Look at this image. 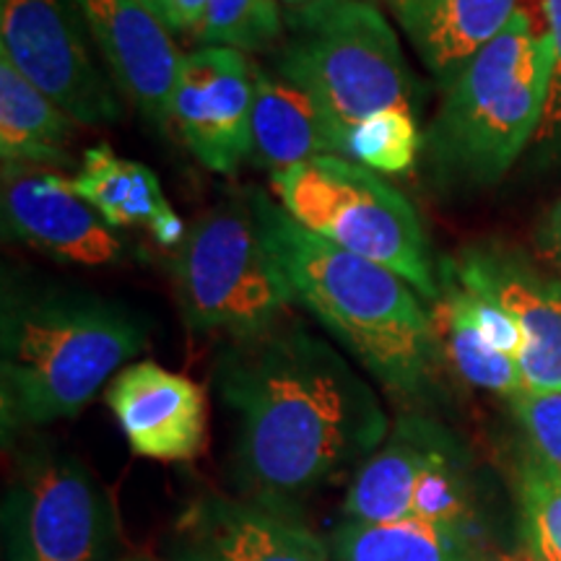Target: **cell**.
Returning a JSON list of instances; mask_svg holds the SVG:
<instances>
[{
	"label": "cell",
	"instance_id": "cell-1",
	"mask_svg": "<svg viewBox=\"0 0 561 561\" xmlns=\"http://www.w3.org/2000/svg\"><path fill=\"white\" fill-rule=\"evenodd\" d=\"M214 380L237 419V479L252 502L278 512H297L314 491L362 468L392 430L369 382L294 314L224 341Z\"/></svg>",
	"mask_w": 561,
	"mask_h": 561
},
{
	"label": "cell",
	"instance_id": "cell-2",
	"mask_svg": "<svg viewBox=\"0 0 561 561\" xmlns=\"http://www.w3.org/2000/svg\"><path fill=\"white\" fill-rule=\"evenodd\" d=\"M149 343L123 301L26 271L0 284V426L11 437L76 419Z\"/></svg>",
	"mask_w": 561,
	"mask_h": 561
},
{
	"label": "cell",
	"instance_id": "cell-3",
	"mask_svg": "<svg viewBox=\"0 0 561 561\" xmlns=\"http://www.w3.org/2000/svg\"><path fill=\"white\" fill-rule=\"evenodd\" d=\"M257 227L297 305L401 401H424L442 364L430 305L382 265L312 234L261 191H248Z\"/></svg>",
	"mask_w": 561,
	"mask_h": 561
},
{
	"label": "cell",
	"instance_id": "cell-4",
	"mask_svg": "<svg viewBox=\"0 0 561 561\" xmlns=\"http://www.w3.org/2000/svg\"><path fill=\"white\" fill-rule=\"evenodd\" d=\"M549 68V32L523 5L507 30L442 89L419 157L434 191H486L528 157L541 125Z\"/></svg>",
	"mask_w": 561,
	"mask_h": 561
},
{
	"label": "cell",
	"instance_id": "cell-5",
	"mask_svg": "<svg viewBox=\"0 0 561 561\" xmlns=\"http://www.w3.org/2000/svg\"><path fill=\"white\" fill-rule=\"evenodd\" d=\"M271 68L312 94L341 140L392 112L419 115V91L398 32L371 0H312L284 9Z\"/></svg>",
	"mask_w": 561,
	"mask_h": 561
},
{
	"label": "cell",
	"instance_id": "cell-6",
	"mask_svg": "<svg viewBox=\"0 0 561 561\" xmlns=\"http://www.w3.org/2000/svg\"><path fill=\"white\" fill-rule=\"evenodd\" d=\"M271 191L299 227L398 273L426 305L439 297V261L419 210L380 172L322 157L273 172Z\"/></svg>",
	"mask_w": 561,
	"mask_h": 561
},
{
	"label": "cell",
	"instance_id": "cell-7",
	"mask_svg": "<svg viewBox=\"0 0 561 561\" xmlns=\"http://www.w3.org/2000/svg\"><path fill=\"white\" fill-rule=\"evenodd\" d=\"M174 299L195 335L248 339L289 318L297 294L271 255L250 193L187 224L172 261Z\"/></svg>",
	"mask_w": 561,
	"mask_h": 561
},
{
	"label": "cell",
	"instance_id": "cell-8",
	"mask_svg": "<svg viewBox=\"0 0 561 561\" xmlns=\"http://www.w3.org/2000/svg\"><path fill=\"white\" fill-rule=\"evenodd\" d=\"M9 561H112L117 525L100 481L47 442L19 455L5 500Z\"/></svg>",
	"mask_w": 561,
	"mask_h": 561
},
{
	"label": "cell",
	"instance_id": "cell-9",
	"mask_svg": "<svg viewBox=\"0 0 561 561\" xmlns=\"http://www.w3.org/2000/svg\"><path fill=\"white\" fill-rule=\"evenodd\" d=\"M81 0H0V55L83 128L123 121L121 91L96 62Z\"/></svg>",
	"mask_w": 561,
	"mask_h": 561
},
{
	"label": "cell",
	"instance_id": "cell-10",
	"mask_svg": "<svg viewBox=\"0 0 561 561\" xmlns=\"http://www.w3.org/2000/svg\"><path fill=\"white\" fill-rule=\"evenodd\" d=\"M3 234L39 255L79 268H121L138 250L83 201L73 178L45 167L5 164L0 182Z\"/></svg>",
	"mask_w": 561,
	"mask_h": 561
},
{
	"label": "cell",
	"instance_id": "cell-11",
	"mask_svg": "<svg viewBox=\"0 0 561 561\" xmlns=\"http://www.w3.org/2000/svg\"><path fill=\"white\" fill-rule=\"evenodd\" d=\"M255 62L231 47L201 45L180 60L172 125L198 164L237 174L252 159Z\"/></svg>",
	"mask_w": 561,
	"mask_h": 561
},
{
	"label": "cell",
	"instance_id": "cell-12",
	"mask_svg": "<svg viewBox=\"0 0 561 561\" xmlns=\"http://www.w3.org/2000/svg\"><path fill=\"white\" fill-rule=\"evenodd\" d=\"M468 289L494 299L520 333L525 390H561V278L502 242H476L447 257Z\"/></svg>",
	"mask_w": 561,
	"mask_h": 561
},
{
	"label": "cell",
	"instance_id": "cell-13",
	"mask_svg": "<svg viewBox=\"0 0 561 561\" xmlns=\"http://www.w3.org/2000/svg\"><path fill=\"white\" fill-rule=\"evenodd\" d=\"M91 39L121 96L161 133L172 128L182 53L144 0H81Z\"/></svg>",
	"mask_w": 561,
	"mask_h": 561
},
{
	"label": "cell",
	"instance_id": "cell-14",
	"mask_svg": "<svg viewBox=\"0 0 561 561\" xmlns=\"http://www.w3.org/2000/svg\"><path fill=\"white\" fill-rule=\"evenodd\" d=\"M104 401L138 458L187 462L206 447V392L180 371L157 362L128 364L112 377Z\"/></svg>",
	"mask_w": 561,
	"mask_h": 561
},
{
	"label": "cell",
	"instance_id": "cell-15",
	"mask_svg": "<svg viewBox=\"0 0 561 561\" xmlns=\"http://www.w3.org/2000/svg\"><path fill=\"white\" fill-rule=\"evenodd\" d=\"M182 528L214 561H333L331 546L291 512L201 496L182 517Z\"/></svg>",
	"mask_w": 561,
	"mask_h": 561
},
{
	"label": "cell",
	"instance_id": "cell-16",
	"mask_svg": "<svg viewBox=\"0 0 561 561\" xmlns=\"http://www.w3.org/2000/svg\"><path fill=\"white\" fill-rule=\"evenodd\" d=\"M523 0H392L390 11L421 66L445 89L491 39L507 30Z\"/></svg>",
	"mask_w": 561,
	"mask_h": 561
},
{
	"label": "cell",
	"instance_id": "cell-17",
	"mask_svg": "<svg viewBox=\"0 0 561 561\" xmlns=\"http://www.w3.org/2000/svg\"><path fill=\"white\" fill-rule=\"evenodd\" d=\"M73 187L117 231L144 229L161 248L172 250L185 240L187 224L172 208L157 172L136 159L121 157L107 144L83 151Z\"/></svg>",
	"mask_w": 561,
	"mask_h": 561
},
{
	"label": "cell",
	"instance_id": "cell-18",
	"mask_svg": "<svg viewBox=\"0 0 561 561\" xmlns=\"http://www.w3.org/2000/svg\"><path fill=\"white\" fill-rule=\"evenodd\" d=\"M341 157L339 130L312 94L284 79L271 66L255 62L252 107V159L273 172L294 164Z\"/></svg>",
	"mask_w": 561,
	"mask_h": 561
},
{
	"label": "cell",
	"instance_id": "cell-19",
	"mask_svg": "<svg viewBox=\"0 0 561 561\" xmlns=\"http://www.w3.org/2000/svg\"><path fill=\"white\" fill-rule=\"evenodd\" d=\"M430 318L442 362L450 364L460 380L507 401L520 396L525 390L520 364L483 335L447 257L439 261V297L430 301Z\"/></svg>",
	"mask_w": 561,
	"mask_h": 561
},
{
	"label": "cell",
	"instance_id": "cell-20",
	"mask_svg": "<svg viewBox=\"0 0 561 561\" xmlns=\"http://www.w3.org/2000/svg\"><path fill=\"white\" fill-rule=\"evenodd\" d=\"M76 123L0 55V161L62 170L73 164Z\"/></svg>",
	"mask_w": 561,
	"mask_h": 561
},
{
	"label": "cell",
	"instance_id": "cell-21",
	"mask_svg": "<svg viewBox=\"0 0 561 561\" xmlns=\"http://www.w3.org/2000/svg\"><path fill=\"white\" fill-rule=\"evenodd\" d=\"M333 561H466V533L430 523H356L333 530Z\"/></svg>",
	"mask_w": 561,
	"mask_h": 561
},
{
	"label": "cell",
	"instance_id": "cell-22",
	"mask_svg": "<svg viewBox=\"0 0 561 561\" xmlns=\"http://www.w3.org/2000/svg\"><path fill=\"white\" fill-rule=\"evenodd\" d=\"M284 37V9L278 0H206L201 45L231 47L248 55L273 53Z\"/></svg>",
	"mask_w": 561,
	"mask_h": 561
},
{
	"label": "cell",
	"instance_id": "cell-23",
	"mask_svg": "<svg viewBox=\"0 0 561 561\" xmlns=\"http://www.w3.org/2000/svg\"><path fill=\"white\" fill-rule=\"evenodd\" d=\"M517 489L525 551L538 561H561V473L530 453L520 466Z\"/></svg>",
	"mask_w": 561,
	"mask_h": 561
},
{
	"label": "cell",
	"instance_id": "cell-24",
	"mask_svg": "<svg viewBox=\"0 0 561 561\" xmlns=\"http://www.w3.org/2000/svg\"><path fill=\"white\" fill-rule=\"evenodd\" d=\"M543 26L551 42V68L549 89L541 125L528 151V164L533 170H559L561 167V0H541Z\"/></svg>",
	"mask_w": 561,
	"mask_h": 561
},
{
	"label": "cell",
	"instance_id": "cell-25",
	"mask_svg": "<svg viewBox=\"0 0 561 561\" xmlns=\"http://www.w3.org/2000/svg\"><path fill=\"white\" fill-rule=\"evenodd\" d=\"M510 403L533 455L561 473V390H523Z\"/></svg>",
	"mask_w": 561,
	"mask_h": 561
},
{
	"label": "cell",
	"instance_id": "cell-26",
	"mask_svg": "<svg viewBox=\"0 0 561 561\" xmlns=\"http://www.w3.org/2000/svg\"><path fill=\"white\" fill-rule=\"evenodd\" d=\"M533 250L546 268L561 273V198L546 208L533 229Z\"/></svg>",
	"mask_w": 561,
	"mask_h": 561
},
{
	"label": "cell",
	"instance_id": "cell-27",
	"mask_svg": "<svg viewBox=\"0 0 561 561\" xmlns=\"http://www.w3.org/2000/svg\"><path fill=\"white\" fill-rule=\"evenodd\" d=\"M206 0H174V34H191L195 37L201 30Z\"/></svg>",
	"mask_w": 561,
	"mask_h": 561
},
{
	"label": "cell",
	"instance_id": "cell-28",
	"mask_svg": "<svg viewBox=\"0 0 561 561\" xmlns=\"http://www.w3.org/2000/svg\"><path fill=\"white\" fill-rule=\"evenodd\" d=\"M170 561H214V557H210L203 546L191 541V543H182L180 549L172 553Z\"/></svg>",
	"mask_w": 561,
	"mask_h": 561
},
{
	"label": "cell",
	"instance_id": "cell-29",
	"mask_svg": "<svg viewBox=\"0 0 561 561\" xmlns=\"http://www.w3.org/2000/svg\"><path fill=\"white\" fill-rule=\"evenodd\" d=\"M466 561H538L533 553L520 551V553H468Z\"/></svg>",
	"mask_w": 561,
	"mask_h": 561
},
{
	"label": "cell",
	"instance_id": "cell-30",
	"mask_svg": "<svg viewBox=\"0 0 561 561\" xmlns=\"http://www.w3.org/2000/svg\"><path fill=\"white\" fill-rule=\"evenodd\" d=\"M278 3L284 5V9H299V5L312 3V0H278Z\"/></svg>",
	"mask_w": 561,
	"mask_h": 561
},
{
	"label": "cell",
	"instance_id": "cell-31",
	"mask_svg": "<svg viewBox=\"0 0 561 561\" xmlns=\"http://www.w3.org/2000/svg\"><path fill=\"white\" fill-rule=\"evenodd\" d=\"M123 561H151V559H144V557H133V559H123Z\"/></svg>",
	"mask_w": 561,
	"mask_h": 561
},
{
	"label": "cell",
	"instance_id": "cell-32",
	"mask_svg": "<svg viewBox=\"0 0 561 561\" xmlns=\"http://www.w3.org/2000/svg\"><path fill=\"white\" fill-rule=\"evenodd\" d=\"M390 3H392V0H388V5H390Z\"/></svg>",
	"mask_w": 561,
	"mask_h": 561
},
{
	"label": "cell",
	"instance_id": "cell-33",
	"mask_svg": "<svg viewBox=\"0 0 561 561\" xmlns=\"http://www.w3.org/2000/svg\"><path fill=\"white\" fill-rule=\"evenodd\" d=\"M144 3H146V0H144ZM146 5H149V3H146Z\"/></svg>",
	"mask_w": 561,
	"mask_h": 561
}]
</instances>
